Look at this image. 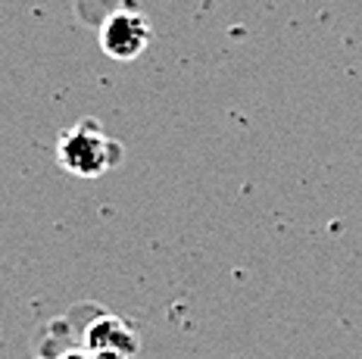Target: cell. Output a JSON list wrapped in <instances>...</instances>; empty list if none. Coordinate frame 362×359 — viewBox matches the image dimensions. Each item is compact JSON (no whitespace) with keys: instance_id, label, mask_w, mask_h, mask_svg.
Here are the masks:
<instances>
[{"instance_id":"obj_1","label":"cell","mask_w":362,"mask_h":359,"mask_svg":"<svg viewBox=\"0 0 362 359\" xmlns=\"http://www.w3.org/2000/svg\"><path fill=\"white\" fill-rule=\"evenodd\" d=\"M125 156V147L110 138L94 119H81L57 138V160L75 178H100L116 169Z\"/></svg>"},{"instance_id":"obj_2","label":"cell","mask_w":362,"mask_h":359,"mask_svg":"<svg viewBox=\"0 0 362 359\" xmlns=\"http://www.w3.org/2000/svg\"><path fill=\"white\" fill-rule=\"evenodd\" d=\"M97 41L100 50L110 59L119 63H132L147 50V44L153 41V25L147 22V16L134 6H122V10H112L103 25L97 28Z\"/></svg>"},{"instance_id":"obj_4","label":"cell","mask_w":362,"mask_h":359,"mask_svg":"<svg viewBox=\"0 0 362 359\" xmlns=\"http://www.w3.org/2000/svg\"><path fill=\"white\" fill-rule=\"evenodd\" d=\"M63 359H125V356H116V353H100V350H72V353H66Z\"/></svg>"},{"instance_id":"obj_3","label":"cell","mask_w":362,"mask_h":359,"mask_svg":"<svg viewBox=\"0 0 362 359\" xmlns=\"http://www.w3.org/2000/svg\"><path fill=\"white\" fill-rule=\"evenodd\" d=\"M88 350H100V353H116V356H132L138 350V334L134 328L122 319L103 316L88 328Z\"/></svg>"}]
</instances>
